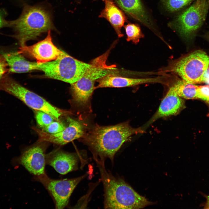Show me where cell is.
I'll use <instances>...</instances> for the list:
<instances>
[{
    "mask_svg": "<svg viewBox=\"0 0 209 209\" xmlns=\"http://www.w3.org/2000/svg\"><path fill=\"white\" fill-rule=\"evenodd\" d=\"M66 128L62 123L57 121H53L42 129L43 131L47 133L54 134L62 131Z\"/></svg>",
    "mask_w": 209,
    "mask_h": 209,
    "instance_id": "cell-22",
    "label": "cell"
},
{
    "mask_svg": "<svg viewBox=\"0 0 209 209\" xmlns=\"http://www.w3.org/2000/svg\"><path fill=\"white\" fill-rule=\"evenodd\" d=\"M35 117L38 124L42 128L48 125L55 119L49 114L38 110L36 111Z\"/></svg>",
    "mask_w": 209,
    "mask_h": 209,
    "instance_id": "cell-21",
    "label": "cell"
},
{
    "mask_svg": "<svg viewBox=\"0 0 209 209\" xmlns=\"http://www.w3.org/2000/svg\"><path fill=\"white\" fill-rule=\"evenodd\" d=\"M209 8V0H197L177 18L176 23L181 35L188 37L195 33L205 21Z\"/></svg>",
    "mask_w": 209,
    "mask_h": 209,
    "instance_id": "cell-8",
    "label": "cell"
},
{
    "mask_svg": "<svg viewBox=\"0 0 209 209\" xmlns=\"http://www.w3.org/2000/svg\"><path fill=\"white\" fill-rule=\"evenodd\" d=\"M98 85L95 89L106 87L122 88L147 83L161 82L160 78H135L125 77L115 73L108 75L96 80Z\"/></svg>",
    "mask_w": 209,
    "mask_h": 209,
    "instance_id": "cell-14",
    "label": "cell"
},
{
    "mask_svg": "<svg viewBox=\"0 0 209 209\" xmlns=\"http://www.w3.org/2000/svg\"><path fill=\"white\" fill-rule=\"evenodd\" d=\"M9 73H21L38 70L37 63L26 60L18 51L3 53Z\"/></svg>",
    "mask_w": 209,
    "mask_h": 209,
    "instance_id": "cell-17",
    "label": "cell"
},
{
    "mask_svg": "<svg viewBox=\"0 0 209 209\" xmlns=\"http://www.w3.org/2000/svg\"><path fill=\"white\" fill-rule=\"evenodd\" d=\"M209 66V56L205 52L194 51L180 59L171 71L187 82L195 84L203 82V74Z\"/></svg>",
    "mask_w": 209,
    "mask_h": 209,
    "instance_id": "cell-6",
    "label": "cell"
},
{
    "mask_svg": "<svg viewBox=\"0 0 209 209\" xmlns=\"http://www.w3.org/2000/svg\"><path fill=\"white\" fill-rule=\"evenodd\" d=\"M10 28L14 34L11 35L17 40L21 46L26 42L35 39L42 33L55 30L50 12L40 5H24L20 16L10 21Z\"/></svg>",
    "mask_w": 209,
    "mask_h": 209,
    "instance_id": "cell-3",
    "label": "cell"
},
{
    "mask_svg": "<svg viewBox=\"0 0 209 209\" xmlns=\"http://www.w3.org/2000/svg\"><path fill=\"white\" fill-rule=\"evenodd\" d=\"M192 0H162L167 8L171 12H174L180 10Z\"/></svg>",
    "mask_w": 209,
    "mask_h": 209,
    "instance_id": "cell-20",
    "label": "cell"
},
{
    "mask_svg": "<svg viewBox=\"0 0 209 209\" xmlns=\"http://www.w3.org/2000/svg\"><path fill=\"white\" fill-rule=\"evenodd\" d=\"M104 190L105 209H140L154 203L136 192L123 179L108 173L104 163H96Z\"/></svg>",
    "mask_w": 209,
    "mask_h": 209,
    "instance_id": "cell-2",
    "label": "cell"
},
{
    "mask_svg": "<svg viewBox=\"0 0 209 209\" xmlns=\"http://www.w3.org/2000/svg\"><path fill=\"white\" fill-rule=\"evenodd\" d=\"M206 201L204 206V208L209 209V195L206 197Z\"/></svg>",
    "mask_w": 209,
    "mask_h": 209,
    "instance_id": "cell-27",
    "label": "cell"
},
{
    "mask_svg": "<svg viewBox=\"0 0 209 209\" xmlns=\"http://www.w3.org/2000/svg\"><path fill=\"white\" fill-rule=\"evenodd\" d=\"M86 174L73 179H52L46 174L35 176L34 179L40 182L48 191L54 200L56 209H63L68 204L73 190Z\"/></svg>",
    "mask_w": 209,
    "mask_h": 209,
    "instance_id": "cell-7",
    "label": "cell"
},
{
    "mask_svg": "<svg viewBox=\"0 0 209 209\" xmlns=\"http://www.w3.org/2000/svg\"><path fill=\"white\" fill-rule=\"evenodd\" d=\"M179 96L186 99H197L198 86L183 80H179L173 86Z\"/></svg>",
    "mask_w": 209,
    "mask_h": 209,
    "instance_id": "cell-18",
    "label": "cell"
},
{
    "mask_svg": "<svg viewBox=\"0 0 209 209\" xmlns=\"http://www.w3.org/2000/svg\"><path fill=\"white\" fill-rule=\"evenodd\" d=\"M45 148L37 145L24 150L18 158V163L35 176L46 174Z\"/></svg>",
    "mask_w": 209,
    "mask_h": 209,
    "instance_id": "cell-11",
    "label": "cell"
},
{
    "mask_svg": "<svg viewBox=\"0 0 209 209\" xmlns=\"http://www.w3.org/2000/svg\"><path fill=\"white\" fill-rule=\"evenodd\" d=\"M19 52L34 58L38 64L46 63L57 60L67 53L58 48L53 43L51 30L48 32L43 40L30 46L20 47Z\"/></svg>",
    "mask_w": 209,
    "mask_h": 209,
    "instance_id": "cell-10",
    "label": "cell"
},
{
    "mask_svg": "<svg viewBox=\"0 0 209 209\" xmlns=\"http://www.w3.org/2000/svg\"><path fill=\"white\" fill-rule=\"evenodd\" d=\"M7 66V63L4 58L2 55H0V80L6 72Z\"/></svg>",
    "mask_w": 209,
    "mask_h": 209,
    "instance_id": "cell-25",
    "label": "cell"
},
{
    "mask_svg": "<svg viewBox=\"0 0 209 209\" xmlns=\"http://www.w3.org/2000/svg\"><path fill=\"white\" fill-rule=\"evenodd\" d=\"M143 130L132 127L128 122L109 126L96 125L85 133L83 140L96 162L104 163L109 158L113 162L115 154L123 144Z\"/></svg>",
    "mask_w": 209,
    "mask_h": 209,
    "instance_id": "cell-1",
    "label": "cell"
},
{
    "mask_svg": "<svg viewBox=\"0 0 209 209\" xmlns=\"http://www.w3.org/2000/svg\"><path fill=\"white\" fill-rule=\"evenodd\" d=\"M122 10L148 27L153 26L140 0H113Z\"/></svg>",
    "mask_w": 209,
    "mask_h": 209,
    "instance_id": "cell-16",
    "label": "cell"
},
{
    "mask_svg": "<svg viewBox=\"0 0 209 209\" xmlns=\"http://www.w3.org/2000/svg\"><path fill=\"white\" fill-rule=\"evenodd\" d=\"M184 106V100L177 94L173 86L172 87L161 102L157 111L147 123V125L160 118L178 113L183 108Z\"/></svg>",
    "mask_w": 209,
    "mask_h": 209,
    "instance_id": "cell-13",
    "label": "cell"
},
{
    "mask_svg": "<svg viewBox=\"0 0 209 209\" xmlns=\"http://www.w3.org/2000/svg\"><path fill=\"white\" fill-rule=\"evenodd\" d=\"M0 90L14 96L33 109L49 114L57 121L66 112L53 106L42 97L7 76H4L0 80Z\"/></svg>",
    "mask_w": 209,
    "mask_h": 209,
    "instance_id": "cell-5",
    "label": "cell"
},
{
    "mask_svg": "<svg viewBox=\"0 0 209 209\" xmlns=\"http://www.w3.org/2000/svg\"><path fill=\"white\" fill-rule=\"evenodd\" d=\"M79 156L76 153L55 150L46 155V164L59 174L65 175L78 169Z\"/></svg>",
    "mask_w": 209,
    "mask_h": 209,
    "instance_id": "cell-12",
    "label": "cell"
},
{
    "mask_svg": "<svg viewBox=\"0 0 209 209\" xmlns=\"http://www.w3.org/2000/svg\"><path fill=\"white\" fill-rule=\"evenodd\" d=\"M7 15V12L5 9H0V29L3 28L9 27L10 21L6 19Z\"/></svg>",
    "mask_w": 209,
    "mask_h": 209,
    "instance_id": "cell-24",
    "label": "cell"
},
{
    "mask_svg": "<svg viewBox=\"0 0 209 209\" xmlns=\"http://www.w3.org/2000/svg\"><path fill=\"white\" fill-rule=\"evenodd\" d=\"M67 120L69 123L67 127L62 131L56 134L48 133L34 128V130L39 136L38 142H47L63 145L83 137L87 128V124L70 118H68Z\"/></svg>",
    "mask_w": 209,
    "mask_h": 209,
    "instance_id": "cell-9",
    "label": "cell"
},
{
    "mask_svg": "<svg viewBox=\"0 0 209 209\" xmlns=\"http://www.w3.org/2000/svg\"><path fill=\"white\" fill-rule=\"evenodd\" d=\"M203 82L209 85V66L205 71L203 76Z\"/></svg>",
    "mask_w": 209,
    "mask_h": 209,
    "instance_id": "cell-26",
    "label": "cell"
},
{
    "mask_svg": "<svg viewBox=\"0 0 209 209\" xmlns=\"http://www.w3.org/2000/svg\"><path fill=\"white\" fill-rule=\"evenodd\" d=\"M105 7L99 16L106 19L114 29L118 37L123 36L121 28L127 21V18L122 11L116 5L113 0H105Z\"/></svg>",
    "mask_w": 209,
    "mask_h": 209,
    "instance_id": "cell-15",
    "label": "cell"
},
{
    "mask_svg": "<svg viewBox=\"0 0 209 209\" xmlns=\"http://www.w3.org/2000/svg\"><path fill=\"white\" fill-rule=\"evenodd\" d=\"M208 104H209V103Z\"/></svg>",
    "mask_w": 209,
    "mask_h": 209,
    "instance_id": "cell-28",
    "label": "cell"
},
{
    "mask_svg": "<svg viewBox=\"0 0 209 209\" xmlns=\"http://www.w3.org/2000/svg\"><path fill=\"white\" fill-rule=\"evenodd\" d=\"M92 66L91 62H82L67 54L55 60L37 64L38 70L46 77L71 84L83 77Z\"/></svg>",
    "mask_w": 209,
    "mask_h": 209,
    "instance_id": "cell-4",
    "label": "cell"
},
{
    "mask_svg": "<svg viewBox=\"0 0 209 209\" xmlns=\"http://www.w3.org/2000/svg\"><path fill=\"white\" fill-rule=\"evenodd\" d=\"M197 98L203 100L209 103V85L199 86L197 89Z\"/></svg>",
    "mask_w": 209,
    "mask_h": 209,
    "instance_id": "cell-23",
    "label": "cell"
},
{
    "mask_svg": "<svg viewBox=\"0 0 209 209\" xmlns=\"http://www.w3.org/2000/svg\"><path fill=\"white\" fill-rule=\"evenodd\" d=\"M124 27L127 36L126 39L128 42L131 41L136 44L144 36L140 27L136 24H128Z\"/></svg>",
    "mask_w": 209,
    "mask_h": 209,
    "instance_id": "cell-19",
    "label": "cell"
}]
</instances>
